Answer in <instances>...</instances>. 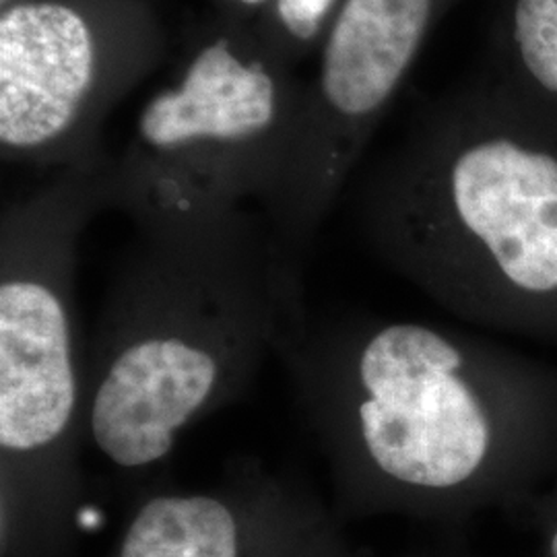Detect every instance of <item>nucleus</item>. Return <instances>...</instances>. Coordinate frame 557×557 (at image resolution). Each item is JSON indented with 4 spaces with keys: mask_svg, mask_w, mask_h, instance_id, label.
Listing matches in <instances>:
<instances>
[{
    "mask_svg": "<svg viewBox=\"0 0 557 557\" xmlns=\"http://www.w3.org/2000/svg\"><path fill=\"white\" fill-rule=\"evenodd\" d=\"M356 218L446 312L557 341V137L492 75L444 96L363 174Z\"/></svg>",
    "mask_w": 557,
    "mask_h": 557,
    "instance_id": "obj_3",
    "label": "nucleus"
},
{
    "mask_svg": "<svg viewBox=\"0 0 557 557\" xmlns=\"http://www.w3.org/2000/svg\"><path fill=\"white\" fill-rule=\"evenodd\" d=\"M345 0H273L252 21L267 46L294 69L317 52L322 36Z\"/></svg>",
    "mask_w": 557,
    "mask_h": 557,
    "instance_id": "obj_10",
    "label": "nucleus"
},
{
    "mask_svg": "<svg viewBox=\"0 0 557 557\" xmlns=\"http://www.w3.org/2000/svg\"><path fill=\"white\" fill-rule=\"evenodd\" d=\"M556 4H557V0H556Z\"/></svg>",
    "mask_w": 557,
    "mask_h": 557,
    "instance_id": "obj_14",
    "label": "nucleus"
},
{
    "mask_svg": "<svg viewBox=\"0 0 557 557\" xmlns=\"http://www.w3.org/2000/svg\"><path fill=\"white\" fill-rule=\"evenodd\" d=\"M490 75L557 137L556 0H499Z\"/></svg>",
    "mask_w": 557,
    "mask_h": 557,
    "instance_id": "obj_9",
    "label": "nucleus"
},
{
    "mask_svg": "<svg viewBox=\"0 0 557 557\" xmlns=\"http://www.w3.org/2000/svg\"><path fill=\"white\" fill-rule=\"evenodd\" d=\"M106 168L62 170L0 220V496L4 533L48 529L79 498L85 440L77 271L110 209Z\"/></svg>",
    "mask_w": 557,
    "mask_h": 557,
    "instance_id": "obj_4",
    "label": "nucleus"
},
{
    "mask_svg": "<svg viewBox=\"0 0 557 557\" xmlns=\"http://www.w3.org/2000/svg\"><path fill=\"white\" fill-rule=\"evenodd\" d=\"M541 557H543V556H541Z\"/></svg>",
    "mask_w": 557,
    "mask_h": 557,
    "instance_id": "obj_15",
    "label": "nucleus"
},
{
    "mask_svg": "<svg viewBox=\"0 0 557 557\" xmlns=\"http://www.w3.org/2000/svg\"><path fill=\"white\" fill-rule=\"evenodd\" d=\"M149 0H15L0 9V153L44 172L106 168L101 124L160 62Z\"/></svg>",
    "mask_w": 557,
    "mask_h": 557,
    "instance_id": "obj_6",
    "label": "nucleus"
},
{
    "mask_svg": "<svg viewBox=\"0 0 557 557\" xmlns=\"http://www.w3.org/2000/svg\"><path fill=\"white\" fill-rule=\"evenodd\" d=\"M85 361V440L120 471L170 457L232 407L308 314L301 269L262 213L135 225Z\"/></svg>",
    "mask_w": 557,
    "mask_h": 557,
    "instance_id": "obj_2",
    "label": "nucleus"
},
{
    "mask_svg": "<svg viewBox=\"0 0 557 557\" xmlns=\"http://www.w3.org/2000/svg\"><path fill=\"white\" fill-rule=\"evenodd\" d=\"M310 518L259 462H242L238 478L215 492L161 494L140 504L116 557L269 554L310 535Z\"/></svg>",
    "mask_w": 557,
    "mask_h": 557,
    "instance_id": "obj_8",
    "label": "nucleus"
},
{
    "mask_svg": "<svg viewBox=\"0 0 557 557\" xmlns=\"http://www.w3.org/2000/svg\"><path fill=\"white\" fill-rule=\"evenodd\" d=\"M223 13L238 20L255 21L271 7L273 0H218Z\"/></svg>",
    "mask_w": 557,
    "mask_h": 557,
    "instance_id": "obj_12",
    "label": "nucleus"
},
{
    "mask_svg": "<svg viewBox=\"0 0 557 557\" xmlns=\"http://www.w3.org/2000/svg\"><path fill=\"white\" fill-rule=\"evenodd\" d=\"M301 79L248 20L223 15L186 50L108 165L110 209L135 225L200 220L271 199Z\"/></svg>",
    "mask_w": 557,
    "mask_h": 557,
    "instance_id": "obj_5",
    "label": "nucleus"
},
{
    "mask_svg": "<svg viewBox=\"0 0 557 557\" xmlns=\"http://www.w3.org/2000/svg\"><path fill=\"white\" fill-rule=\"evenodd\" d=\"M277 358L356 515L462 522L557 475V366L372 314H306Z\"/></svg>",
    "mask_w": 557,
    "mask_h": 557,
    "instance_id": "obj_1",
    "label": "nucleus"
},
{
    "mask_svg": "<svg viewBox=\"0 0 557 557\" xmlns=\"http://www.w3.org/2000/svg\"><path fill=\"white\" fill-rule=\"evenodd\" d=\"M434 557H475L471 556L469 552H465V549H460V547H450V549H446V552H440Z\"/></svg>",
    "mask_w": 557,
    "mask_h": 557,
    "instance_id": "obj_13",
    "label": "nucleus"
},
{
    "mask_svg": "<svg viewBox=\"0 0 557 557\" xmlns=\"http://www.w3.org/2000/svg\"><path fill=\"white\" fill-rule=\"evenodd\" d=\"M458 0H345L301 79L277 186L260 209L285 257L304 260L416 66Z\"/></svg>",
    "mask_w": 557,
    "mask_h": 557,
    "instance_id": "obj_7",
    "label": "nucleus"
},
{
    "mask_svg": "<svg viewBox=\"0 0 557 557\" xmlns=\"http://www.w3.org/2000/svg\"><path fill=\"white\" fill-rule=\"evenodd\" d=\"M504 515L537 535L543 557H557V475Z\"/></svg>",
    "mask_w": 557,
    "mask_h": 557,
    "instance_id": "obj_11",
    "label": "nucleus"
}]
</instances>
